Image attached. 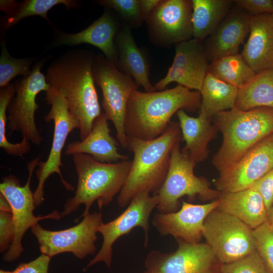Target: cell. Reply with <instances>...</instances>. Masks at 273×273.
Here are the masks:
<instances>
[{
  "instance_id": "obj_38",
  "label": "cell",
  "mask_w": 273,
  "mask_h": 273,
  "mask_svg": "<svg viewBox=\"0 0 273 273\" xmlns=\"http://www.w3.org/2000/svg\"><path fill=\"white\" fill-rule=\"evenodd\" d=\"M261 196L268 213L273 205V169L252 186Z\"/></svg>"
},
{
  "instance_id": "obj_47",
  "label": "cell",
  "mask_w": 273,
  "mask_h": 273,
  "mask_svg": "<svg viewBox=\"0 0 273 273\" xmlns=\"http://www.w3.org/2000/svg\"><path fill=\"white\" fill-rule=\"evenodd\" d=\"M272 16H273V12H272Z\"/></svg>"
},
{
  "instance_id": "obj_28",
  "label": "cell",
  "mask_w": 273,
  "mask_h": 273,
  "mask_svg": "<svg viewBox=\"0 0 273 273\" xmlns=\"http://www.w3.org/2000/svg\"><path fill=\"white\" fill-rule=\"evenodd\" d=\"M260 107L273 109V68L256 73L238 88L235 108L247 111Z\"/></svg>"
},
{
  "instance_id": "obj_9",
  "label": "cell",
  "mask_w": 273,
  "mask_h": 273,
  "mask_svg": "<svg viewBox=\"0 0 273 273\" xmlns=\"http://www.w3.org/2000/svg\"><path fill=\"white\" fill-rule=\"evenodd\" d=\"M93 72L95 82L102 90L104 113L114 126L120 145L127 149L125 122L127 103L131 93L139 86L102 55L95 57Z\"/></svg>"
},
{
  "instance_id": "obj_2",
  "label": "cell",
  "mask_w": 273,
  "mask_h": 273,
  "mask_svg": "<svg viewBox=\"0 0 273 273\" xmlns=\"http://www.w3.org/2000/svg\"><path fill=\"white\" fill-rule=\"evenodd\" d=\"M199 91L178 84L161 91H133L128 101L125 130L127 136L151 140L161 135L171 119L181 109L193 112L200 108Z\"/></svg>"
},
{
  "instance_id": "obj_7",
  "label": "cell",
  "mask_w": 273,
  "mask_h": 273,
  "mask_svg": "<svg viewBox=\"0 0 273 273\" xmlns=\"http://www.w3.org/2000/svg\"><path fill=\"white\" fill-rule=\"evenodd\" d=\"M44 100L51 109L44 116L46 122L53 121L54 132L50 153L45 161L39 162L36 170L38 184L34 194L36 207L44 201V185L47 179L53 174H58L63 186L68 191H73V187L64 178L61 167L62 153L69 134L75 129L79 128V123L70 113L67 101L59 92L51 87L46 92Z\"/></svg>"
},
{
  "instance_id": "obj_36",
  "label": "cell",
  "mask_w": 273,
  "mask_h": 273,
  "mask_svg": "<svg viewBox=\"0 0 273 273\" xmlns=\"http://www.w3.org/2000/svg\"><path fill=\"white\" fill-rule=\"evenodd\" d=\"M15 235L12 214L0 211V251L7 252L10 247Z\"/></svg>"
},
{
  "instance_id": "obj_19",
  "label": "cell",
  "mask_w": 273,
  "mask_h": 273,
  "mask_svg": "<svg viewBox=\"0 0 273 273\" xmlns=\"http://www.w3.org/2000/svg\"><path fill=\"white\" fill-rule=\"evenodd\" d=\"M250 19V15L237 6L231 9L203 44L208 60L238 54L249 33Z\"/></svg>"
},
{
  "instance_id": "obj_31",
  "label": "cell",
  "mask_w": 273,
  "mask_h": 273,
  "mask_svg": "<svg viewBox=\"0 0 273 273\" xmlns=\"http://www.w3.org/2000/svg\"><path fill=\"white\" fill-rule=\"evenodd\" d=\"M15 94V83H10L0 90V147L9 155L22 157L30 150L31 143L22 138L19 143H12L6 135L7 111Z\"/></svg>"
},
{
  "instance_id": "obj_30",
  "label": "cell",
  "mask_w": 273,
  "mask_h": 273,
  "mask_svg": "<svg viewBox=\"0 0 273 273\" xmlns=\"http://www.w3.org/2000/svg\"><path fill=\"white\" fill-rule=\"evenodd\" d=\"M63 4L68 9L78 6V3L72 0H26L18 3L15 10L2 19L1 27L7 30L27 17L39 16L49 22L47 14L53 7Z\"/></svg>"
},
{
  "instance_id": "obj_29",
  "label": "cell",
  "mask_w": 273,
  "mask_h": 273,
  "mask_svg": "<svg viewBox=\"0 0 273 273\" xmlns=\"http://www.w3.org/2000/svg\"><path fill=\"white\" fill-rule=\"evenodd\" d=\"M208 72L219 79L237 87H242L255 75L241 54L221 57L211 61Z\"/></svg>"
},
{
  "instance_id": "obj_26",
  "label": "cell",
  "mask_w": 273,
  "mask_h": 273,
  "mask_svg": "<svg viewBox=\"0 0 273 273\" xmlns=\"http://www.w3.org/2000/svg\"><path fill=\"white\" fill-rule=\"evenodd\" d=\"M238 88L207 73L200 92V114L211 119L222 111L235 108Z\"/></svg>"
},
{
  "instance_id": "obj_13",
  "label": "cell",
  "mask_w": 273,
  "mask_h": 273,
  "mask_svg": "<svg viewBox=\"0 0 273 273\" xmlns=\"http://www.w3.org/2000/svg\"><path fill=\"white\" fill-rule=\"evenodd\" d=\"M42 65L43 62L38 63L28 76L14 82L15 96L7 110L8 126L11 132H20L22 138L36 146L40 145L43 140L35 122V112L39 108L36 98L41 92H47L51 88L40 72Z\"/></svg>"
},
{
  "instance_id": "obj_33",
  "label": "cell",
  "mask_w": 273,
  "mask_h": 273,
  "mask_svg": "<svg viewBox=\"0 0 273 273\" xmlns=\"http://www.w3.org/2000/svg\"><path fill=\"white\" fill-rule=\"evenodd\" d=\"M102 6L117 12L130 27L141 26L143 18L140 0H102L97 1Z\"/></svg>"
},
{
  "instance_id": "obj_17",
  "label": "cell",
  "mask_w": 273,
  "mask_h": 273,
  "mask_svg": "<svg viewBox=\"0 0 273 273\" xmlns=\"http://www.w3.org/2000/svg\"><path fill=\"white\" fill-rule=\"evenodd\" d=\"M208 61L202 40L193 38L176 44L173 63L165 76L155 84V88L161 91L176 82L190 90L200 92L208 72Z\"/></svg>"
},
{
  "instance_id": "obj_20",
  "label": "cell",
  "mask_w": 273,
  "mask_h": 273,
  "mask_svg": "<svg viewBox=\"0 0 273 273\" xmlns=\"http://www.w3.org/2000/svg\"><path fill=\"white\" fill-rule=\"evenodd\" d=\"M121 27L111 12L106 10L99 19L81 31L59 34L55 45L92 44L101 50L106 58L117 66L118 54L115 38Z\"/></svg>"
},
{
  "instance_id": "obj_10",
  "label": "cell",
  "mask_w": 273,
  "mask_h": 273,
  "mask_svg": "<svg viewBox=\"0 0 273 273\" xmlns=\"http://www.w3.org/2000/svg\"><path fill=\"white\" fill-rule=\"evenodd\" d=\"M203 237L221 264L236 261L256 250L253 230L217 209L206 217Z\"/></svg>"
},
{
  "instance_id": "obj_5",
  "label": "cell",
  "mask_w": 273,
  "mask_h": 273,
  "mask_svg": "<svg viewBox=\"0 0 273 273\" xmlns=\"http://www.w3.org/2000/svg\"><path fill=\"white\" fill-rule=\"evenodd\" d=\"M77 175V185L74 195L67 199L62 212L64 217L76 211L81 204L85 210L81 216L89 213V209L97 201L100 209L111 203L125 184L131 169L132 161L116 163L99 162L85 154L72 155Z\"/></svg>"
},
{
  "instance_id": "obj_11",
  "label": "cell",
  "mask_w": 273,
  "mask_h": 273,
  "mask_svg": "<svg viewBox=\"0 0 273 273\" xmlns=\"http://www.w3.org/2000/svg\"><path fill=\"white\" fill-rule=\"evenodd\" d=\"M159 202L157 194L150 195L148 191L137 194L130 201L125 210L118 217L107 223L103 222L98 233L103 237L101 249L83 269L86 271L93 265L103 262L110 268L113 255V246L121 237L128 234L133 229L141 228L145 234L144 245L149 243V219Z\"/></svg>"
},
{
  "instance_id": "obj_42",
  "label": "cell",
  "mask_w": 273,
  "mask_h": 273,
  "mask_svg": "<svg viewBox=\"0 0 273 273\" xmlns=\"http://www.w3.org/2000/svg\"><path fill=\"white\" fill-rule=\"evenodd\" d=\"M0 211L12 213L11 205L7 199L0 194Z\"/></svg>"
},
{
  "instance_id": "obj_46",
  "label": "cell",
  "mask_w": 273,
  "mask_h": 273,
  "mask_svg": "<svg viewBox=\"0 0 273 273\" xmlns=\"http://www.w3.org/2000/svg\"><path fill=\"white\" fill-rule=\"evenodd\" d=\"M142 273H149L148 271H147V270H146L145 271L142 272Z\"/></svg>"
},
{
  "instance_id": "obj_23",
  "label": "cell",
  "mask_w": 273,
  "mask_h": 273,
  "mask_svg": "<svg viewBox=\"0 0 273 273\" xmlns=\"http://www.w3.org/2000/svg\"><path fill=\"white\" fill-rule=\"evenodd\" d=\"M115 42L118 59L117 67L132 78L146 92L156 91L150 80V64L144 51L137 46L131 27L124 24L117 32Z\"/></svg>"
},
{
  "instance_id": "obj_32",
  "label": "cell",
  "mask_w": 273,
  "mask_h": 273,
  "mask_svg": "<svg viewBox=\"0 0 273 273\" xmlns=\"http://www.w3.org/2000/svg\"><path fill=\"white\" fill-rule=\"evenodd\" d=\"M31 58L17 59L9 54L5 43H2L0 58V87L3 88L9 84L11 80L18 75L28 76L31 70Z\"/></svg>"
},
{
  "instance_id": "obj_27",
  "label": "cell",
  "mask_w": 273,
  "mask_h": 273,
  "mask_svg": "<svg viewBox=\"0 0 273 273\" xmlns=\"http://www.w3.org/2000/svg\"><path fill=\"white\" fill-rule=\"evenodd\" d=\"M193 37L202 40L215 30L231 10L234 1L191 0Z\"/></svg>"
},
{
  "instance_id": "obj_18",
  "label": "cell",
  "mask_w": 273,
  "mask_h": 273,
  "mask_svg": "<svg viewBox=\"0 0 273 273\" xmlns=\"http://www.w3.org/2000/svg\"><path fill=\"white\" fill-rule=\"evenodd\" d=\"M218 199L203 204H195L181 200L177 211L169 213L156 212L152 223L160 235H170L190 243H200L203 237L204 221L216 209Z\"/></svg>"
},
{
  "instance_id": "obj_44",
  "label": "cell",
  "mask_w": 273,
  "mask_h": 273,
  "mask_svg": "<svg viewBox=\"0 0 273 273\" xmlns=\"http://www.w3.org/2000/svg\"><path fill=\"white\" fill-rule=\"evenodd\" d=\"M268 223L269 224V225H270L271 229L273 231V218L270 219V220H268Z\"/></svg>"
},
{
  "instance_id": "obj_16",
  "label": "cell",
  "mask_w": 273,
  "mask_h": 273,
  "mask_svg": "<svg viewBox=\"0 0 273 273\" xmlns=\"http://www.w3.org/2000/svg\"><path fill=\"white\" fill-rule=\"evenodd\" d=\"M273 169V134L264 138L214 180L220 192H235L251 187Z\"/></svg>"
},
{
  "instance_id": "obj_15",
  "label": "cell",
  "mask_w": 273,
  "mask_h": 273,
  "mask_svg": "<svg viewBox=\"0 0 273 273\" xmlns=\"http://www.w3.org/2000/svg\"><path fill=\"white\" fill-rule=\"evenodd\" d=\"M177 249L170 253L152 250L145 266L149 273H216L221 263L206 243H190L176 239Z\"/></svg>"
},
{
  "instance_id": "obj_39",
  "label": "cell",
  "mask_w": 273,
  "mask_h": 273,
  "mask_svg": "<svg viewBox=\"0 0 273 273\" xmlns=\"http://www.w3.org/2000/svg\"><path fill=\"white\" fill-rule=\"evenodd\" d=\"M51 258L41 254L35 259L20 263L12 273H49Z\"/></svg>"
},
{
  "instance_id": "obj_45",
  "label": "cell",
  "mask_w": 273,
  "mask_h": 273,
  "mask_svg": "<svg viewBox=\"0 0 273 273\" xmlns=\"http://www.w3.org/2000/svg\"><path fill=\"white\" fill-rule=\"evenodd\" d=\"M0 273H12V271H8V270H5L3 269H1Z\"/></svg>"
},
{
  "instance_id": "obj_43",
  "label": "cell",
  "mask_w": 273,
  "mask_h": 273,
  "mask_svg": "<svg viewBox=\"0 0 273 273\" xmlns=\"http://www.w3.org/2000/svg\"><path fill=\"white\" fill-rule=\"evenodd\" d=\"M273 218V205L268 213V221Z\"/></svg>"
},
{
  "instance_id": "obj_4",
  "label": "cell",
  "mask_w": 273,
  "mask_h": 273,
  "mask_svg": "<svg viewBox=\"0 0 273 273\" xmlns=\"http://www.w3.org/2000/svg\"><path fill=\"white\" fill-rule=\"evenodd\" d=\"M214 125L222 136L212 163L219 172L233 165L260 141L273 134V109L260 107L247 111L235 108L217 113Z\"/></svg>"
},
{
  "instance_id": "obj_35",
  "label": "cell",
  "mask_w": 273,
  "mask_h": 273,
  "mask_svg": "<svg viewBox=\"0 0 273 273\" xmlns=\"http://www.w3.org/2000/svg\"><path fill=\"white\" fill-rule=\"evenodd\" d=\"M220 273H271L256 250L229 263L222 264Z\"/></svg>"
},
{
  "instance_id": "obj_24",
  "label": "cell",
  "mask_w": 273,
  "mask_h": 273,
  "mask_svg": "<svg viewBox=\"0 0 273 273\" xmlns=\"http://www.w3.org/2000/svg\"><path fill=\"white\" fill-rule=\"evenodd\" d=\"M218 199L217 209L237 217L253 230L268 221L263 200L252 187L235 192H221Z\"/></svg>"
},
{
  "instance_id": "obj_41",
  "label": "cell",
  "mask_w": 273,
  "mask_h": 273,
  "mask_svg": "<svg viewBox=\"0 0 273 273\" xmlns=\"http://www.w3.org/2000/svg\"><path fill=\"white\" fill-rule=\"evenodd\" d=\"M18 3L15 1H1V10L5 12L7 15L12 13L16 9Z\"/></svg>"
},
{
  "instance_id": "obj_3",
  "label": "cell",
  "mask_w": 273,
  "mask_h": 273,
  "mask_svg": "<svg viewBox=\"0 0 273 273\" xmlns=\"http://www.w3.org/2000/svg\"><path fill=\"white\" fill-rule=\"evenodd\" d=\"M181 136L179 123L171 121L166 130L154 139L143 140L127 136V149L133 153V159L129 175L117 198L119 206H126L143 191L157 194L166 176L171 151L180 141Z\"/></svg>"
},
{
  "instance_id": "obj_34",
  "label": "cell",
  "mask_w": 273,
  "mask_h": 273,
  "mask_svg": "<svg viewBox=\"0 0 273 273\" xmlns=\"http://www.w3.org/2000/svg\"><path fill=\"white\" fill-rule=\"evenodd\" d=\"M256 250L273 273V231L267 221L253 230Z\"/></svg>"
},
{
  "instance_id": "obj_14",
  "label": "cell",
  "mask_w": 273,
  "mask_h": 273,
  "mask_svg": "<svg viewBox=\"0 0 273 273\" xmlns=\"http://www.w3.org/2000/svg\"><path fill=\"white\" fill-rule=\"evenodd\" d=\"M192 3L189 0H160L146 20L152 43L169 47L193 37Z\"/></svg>"
},
{
  "instance_id": "obj_1",
  "label": "cell",
  "mask_w": 273,
  "mask_h": 273,
  "mask_svg": "<svg viewBox=\"0 0 273 273\" xmlns=\"http://www.w3.org/2000/svg\"><path fill=\"white\" fill-rule=\"evenodd\" d=\"M95 57L91 52L80 50L65 55L52 63L46 76L50 86L67 101L79 123L80 140L90 133L102 113L93 76Z\"/></svg>"
},
{
  "instance_id": "obj_37",
  "label": "cell",
  "mask_w": 273,
  "mask_h": 273,
  "mask_svg": "<svg viewBox=\"0 0 273 273\" xmlns=\"http://www.w3.org/2000/svg\"><path fill=\"white\" fill-rule=\"evenodd\" d=\"M234 3L251 16L273 12V0H235Z\"/></svg>"
},
{
  "instance_id": "obj_22",
  "label": "cell",
  "mask_w": 273,
  "mask_h": 273,
  "mask_svg": "<svg viewBox=\"0 0 273 273\" xmlns=\"http://www.w3.org/2000/svg\"><path fill=\"white\" fill-rule=\"evenodd\" d=\"M255 73L273 68V16H251L249 35L241 54Z\"/></svg>"
},
{
  "instance_id": "obj_8",
  "label": "cell",
  "mask_w": 273,
  "mask_h": 273,
  "mask_svg": "<svg viewBox=\"0 0 273 273\" xmlns=\"http://www.w3.org/2000/svg\"><path fill=\"white\" fill-rule=\"evenodd\" d=\"M39 162L40 157L37 156L27 163L28 177L24 185L22 186L19 179L12 174L4 177L0 184V194L11 205L15 226L13 242L3 256V260L6 262H12L20 257L24 251L22 241L29 229L38 223L39 220H59L62 217L61 214L56 210L43 216H36L33 214L36 206L30 183L33 173Z\"/></svg>"
},
{
  "instance_id": "obj_12",
  "label": "cell",
  "mask_w": 273,
  "mask_h": 273,
  "mask_svg": "<svg viewBox=\"0 0 273 273\" xmlns=\"http://www.w3.org/2000/svg\"><path fill=\"white\" fill-rule=\"evenodd\" d=\"M103 222L101 212H94L83 216L76 225L65 230H46L38 223L30 229L41 254L52 258L58 254L70 252L78 259H83L96 251L97 233Z\"/></svg>"
},
{
  "instance_id": "obj_40",
  "label": "cell",
  "mask_w": 273,
  "mask_h": 273,
  "mask_svg": "<svg viewBox=\"0 0 273 273\" xmlns=\"http://www.w3.org/2000/svg\"><path fill=\"white\" fill-rule=\"evenodd\" d=\"M160 1V0H140L142 15L145 21Z\"/></svg>"
},
{
  "instance_id": "obj_6",
  "label": "cell",
  "mask_w": 273,
  "mask_h": 273,
  "mask_svg": "<svg viewBox=\"0 0 273 273\" xmlns=\"http://www.w3.org/2000/svg\"><path fill=\"white\" fill-rule=\"evenodd\" d=\"M196 163L180 148V141L171 151L169 169L165 179L157 193L159 212H175L181 206L180 199L186 196L193 200L198 197L202 201L215 200L221 192L210 187L208 179L194 173Z\"/></svg>"
},
{
  "instance_id": "obj_25",
  "label": "cell",
  "mask_w": 273,
  "mask_h": 273,
  "mask_svg": "<svg viewBox=\"0 0 273 273\" xmlns=\"http://www.w3.org/2000/svg\"><path fill=\"white\" fill-rule=\"evenodd\" d=\"M185 147L181 151L196 163L205 160L209 153L208 146L216 134L217 129L211 119L199 114L189 116L183 109L176 113Z\"/></svg>"
},
{
  "instance_id": "obj_21",
  "label": "cell",
  "mask_w": 273,
  "mask_h": 273,
  "mask_svg": "<svg viewBox=\"0 0 273 273\" xmlns=\"http://www.w3.org/2000/svg\"><path fill=\"white\" fill-rule=\"evenodd\" d=\"M108 121L104 112L102 113L95 121L86 138L68 144L65 154H87L99 162L107 163L128 160L127 156L119 153L117 147L119 143L110 134Z\"/></svg>"
}]
</instances>
